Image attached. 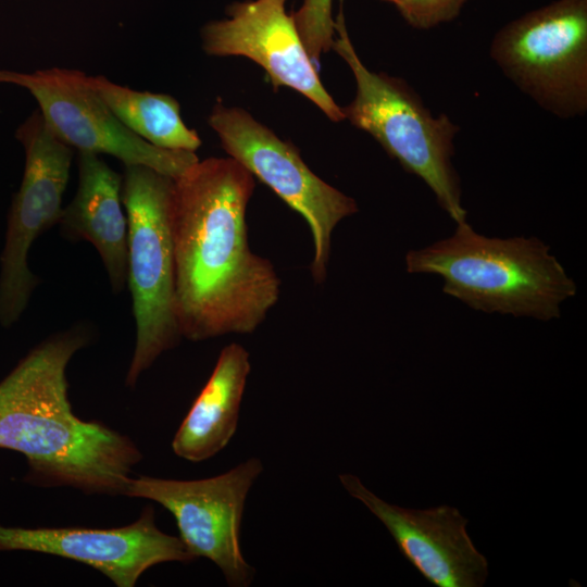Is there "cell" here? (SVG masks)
<instances>
[{
	"instance_id": "cell-9",
	"label": "cell",
	"mask_w": 587,
	"mask_h": 587,
	"mask_svg": "<svg viewBox=\"0 0 587 587\" xmlns=\"http://www.w3.org/2000/svg\"><path fill=\"white\" fill-rule=\"evenodd\" d=\"M0 84L16 85L33 95L54 135L78 152L109 154L124 165L148 166L174 179L199 160L195 152L154 147L127 129L82 71L0 70Z\"/></svg>"
},
{
	"instance_id": "cell-7",
	"label": "cell",
	"mask_w": 587,
	"mask_h": 587,
	"mask_svg": "<svg viewBox=\"0 0 587 587\" xmlns=\"http://www.w3.org/2000/svg\"><path fill=\"white\" fill-rule=\"evenodd\" d=\"M208 122L229 157L307 221L313 241L310 272L322 284L327 277L333 232L359 211L355 200L316 176L295 146L247 111L217 102Z\"/></svg>"
},
{
	"instance_id": "cell-5",
	"label": "cell",
	"mask_w": 587,
	"mask_h": 587,
	"mask_svg": "<svg viewBox=\"0 0 587 587\" xmlns=\"http://www.w3.org/2000/svg\"><path fill=\"white\" fill-rule=\"evenodd\" d=\"M173 198L174 178L148 166L125 165L122 202L128 224L127 285L136 325L127 386H135L182 338L176 316Z\"/></svg>"
},
{
	"instance_id": "cell-4",
	"label": "cell",
	"mask_w": 587,
	"mask_h": 587,
	"mask_svg": "<svg viewBox=\"0 0 587 587\" xmlns=\"http://www.w3.org/2000/svg\"><path fill=\"white\" fill-rule=\"evenodd\" d=\"M333 49L355 80V96L341 108L345 120L370 134L402 168L422 179L438 205L457 224L466 221L460 177L453 166L459 125L434 115L402 78L371 71L359 58L340 13Z\"/></svg>"
},
{
	"instance_id": "cell-14",
	"label": "cell",
	"mask_w": 587,
	"mask_h": 587,
	"mask_svg": "<svg viewBox=\"0 0 587 587\" xmlns=\"http://www.w3.org/2000/svg\"><path fill=\"white\" fill-rule=\"evenodd\" d=\"M251 371L249 352L239 344L224 347L207 384L195 399L172 440L176 455L190 462L223 450L236 433Z\"/></svg>"
},
{
	"instance_id": "cell-2",
	"label": "cell",
	"mask_w": 587,
	"mask_h": 587,
	"mask_svg": "<svg viewBox=\"0 0 587 587\" xmlns=\"http://www.w3.org/2000/svg\"><path fill=\"white\" fill-rule=\"evenodd\" d=\"M88 341L83 326L50 336L0 382V449L26 458L28 484L125 496L140 450L127 436L76 416L68 399L67 364Z\"/></svg>"
},
{
	"instance_id": "cell-6",
	"label": "cell",
	"mask_w": 587,
	"mask_h": 587,
	"mask_svg": "<svg viewBox=\"0 0 587 587\" xmlns=\"http://www.w3.org/2000/svg\"><path fill=\"white\" fill-rule=\"evenodd\" d=\"M489 53L544 110L561 118L587 112V0H555L509 22Z\"/></svg>"
},
{
	"instance_id": "cell-12",
	"label": "cell",
	"mask_w": 587,
	"mask_h": 587,
	"mask_svg": "<svg viewBox=\"0 0 587 587\" xmlns=\"http://www.w3.org/2000/svg\"><path fill=\"white\" fill-rule=\"evenodd\" d=\"M339 480L351 497L362 502L387 528L401 554L437 587H480L488 562L466 532L467 520L446 504L427 510L387 503L352 474Z\"/></svg>"
},
{
	"instance_id": "cell-10",
	"label": "cell",
	"mask_w": 587,
	"mask_h": 587,
	"mask_svg": "<svg viewBox=\"0 0 587 587\" xmlns=\"http://www.w3.org/2000/svg\"><path fill=\"white\" fill-rule=\"evenodd\" d=\"M286 0H249L228 8V18L208 23L201 30L209 55L246 57L266 72L276 89L289 87L312 101L329 120H345L341 108L324 88L317 68L287 14Z\"/></svg>"
},
{
	"instance_id": "cell-17",
	"label": "cell",
	"mask_w": 587,
	"mask_h": 587,
	"mask_svg": "<svg viewBox=\"0 0 587 587\" xmlns=\"http://www.w3.org/2000/svg\"><path fill=\"white\" fill-rule=\"evenodd\" d=\"M469 0H398L404 21L416 29H430L454 20Z\"/></svg>"
},
{
	"instance_id": "cell-3",
	"label": "cell",
	"mask_w": 587,
	"mask_h": 587,
	"mask_svg": "<svg viewBox=\"0 0 587 587\" xmlns=\"http://www.w3.org/2000/svg\"><path fill=\"white\" fill-rule=\"evenodd\" d=\"M410 274L442 280V291L469 308L549 322L577 294L575 280L541 239L488 237L467 221L454 232L405 254Z\"/></svg>"
},
{
	"instance_id": "cell-11",
	"label": "cell",
	"mask_w": 587,
	"mask_h": 587,
	"mask_svg": "<svg viewBox=\"0 0 587 587\" xmlns=\"http://www.w3.org/2000/svg\"><path fill=\"white\" fill-rule=\"evenodd\" d=\"M32 551L89 565L117 587H133L148 569L195 558L179 537L163 533L152 507L134 523L115 528L8 527L0 525V552Z\"/></svg>"
},
{
	"instance_id": "cell-15",
	"label": "cell",
	"mask_w": 587,
	"mask_h": 587,
	"mask_svg": "<svg viewBox=\"0 0 587 587\" xmlns=\"http://www.w3.org/2000/svg\"><path fill=\"white\" fill-rule=\"evenodd\" d=\"M95 91L132 133L154 147L196 152L198 133L180 115L178 101L170 95L139 91L115 84L103 75L89 76Z\"/></svg>"
},
{
	"instance_id": "cell-1",
	"label": "cell",
	"mask_w": 587,
	"mask_h": 587,
	"mask_svg": "<svg viewBox=\"0 0 587 587\" xmlns=\"http://www.w3.org/2000/svg\"><path fill=\"white\" fill-rule=\"evenodd\" d=\"M254 185L230 157L198 160L174 179L176 316L188 340L251 334L279 299L273 264L248 242Z\"/></svg>"
},
{
	"instance_id": "cell-18",
	"label": "cell",
	"mask_w": 587,
	"mask_h": 587,
	"mask_svg": "<svg viewBox=\"0 0 587 587\" xmlns=\"http://www.w3.org/2000/svg\"><path fill=\"white\" fill-rule=\"evenodd\" d=\"M382 1L391 2L395 4L398 0H382Z\"/></svg>"
},
{
	"instance_id": "cell-16",
	"label": "cell",
	"mask_w": 587,
	"mask_h": 587,
	"mask_svg": "<svg viewBox=\"0 0 587 587\" xmlns=\"http://www.w3.org/2000/svg\"><path fill=\"white\" fill-rule=\"evenodd\" d=\"M291 16L310 58L320 62L322 53L332 49L334 42L332 0H303Z\"/></svg>"
},
{
	"instance_id": "cell-13",
	"label": "cell",
	"mask_w": 587,
	"mask_h": 587,
	"mask_svg": "<svg viewBox=\"0 0 587 587\" xmlns=\"http://www.w3.org/2000/svg\"><path fill=\"white\" fill-rule=\"evenodd\" d=\"M122 204V176L98 154L79 152L77 190L59 224L65 236L96 248L115 294L127 285L128 224Z\"/></svg>"
},
{
	"instance_id": "cell-8",
	"label": "cell",
	"mask_w": 587,
	"mask_h": 587,
	"mask_svg": "<svg viewBox=\"0 0 587 587\" xmlns=\"http://www.w3.org/2000/svg\"><path fill=\"white\" fill-rule=\"evenodd\" d=\"M262 471L261 460L250 458L210 478L139 476L130 479L125 496L164 507L174 516L179 538L195 559L211 560L229 586L246 587L255 571L241 551V522L248 492Z\"/></svg>"
}]
</instances>
